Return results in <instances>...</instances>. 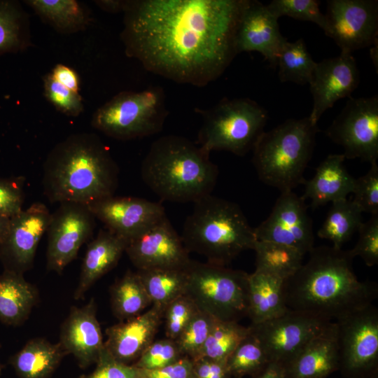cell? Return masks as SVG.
I'll use <instances>...</instances> for the list:
<instances>
[{"label": "cell", "mask_w": 378, "mask_h": 378, "mask_svg": "<svg viewBox=\"0 0 378 378\" xmlns=\"http://www.w3.org/2000/svg\"><path fill=\"white\" fill-rule=\"evenodd\" d=\"M246 0L125 1V54L150 72L204 87L237 55L235 37Z\"/></svg>", "instance_id": "cell-1"}, {"label": "cell", "mask_w": 378, "mask_h": 378, "mask_svg": "<svg viewBox=\"0 0 378 378\" xmlns=\"http://www.w3.org/2000/svg\"><path fill=\"white\" fill-rule=\"evenodd\" d=\"M354 258L349 250L314 247L307 262L284 281L287 309L337 321L372 304L378 295L377 285L358 279Z\"/></svg>", "instance_id": "cell-2"}, {"label": "cell", "mask_w": 378, "mask_h": 378, "mask_svg": "<svg viewBox=\"0 0 378 378\" xmlns=\"http://www.w3.org/2000/svg\"><path fill=\"white\" fill-rule=\"evenodd\" d=\"M119 169L95 134H71L56 144L43 164L42 186L51 203L89 205L114 195Z\"/></svg>", "instance_id": "cell-3"}, {"label": "cell", "mask_w": 378, "mask_h": 378, "mask_svg": "<svg viewBox=\"0 0 378 378\" xmlns=\"http://www.w3.org/2000/svg\"><path fill=\"white\" fill-rule=\"evenodd\" d=\"M209 154L186 137L162 136L143 160L141 178L162 200L195 203L211 194L216 184L218 169Z\"/></svg>", "instance_id": "cell-4"}, {"label": "cell", "mask_w": 378, "mask_h": 378, "mask_svg": "<svg viewBox=\"0 0 378 378\" xmlns=\"http://www.w3.org/2000/svg\"><path fill=\"white\" fill-rule=\"evenodd\" d=\"M193 204L181 235L189 252L204 256L208 262L227 266L241 252L253 250L254 228L238 204L211 194Z\"/></svg>", "instance_id": "cell-5"}, {"label": "cell", "mask_w": 378, "mask_h": 378, "mask_svg": "<svg viewBox=\"0 0 378 378\" xmlns=\"http://www.w3.org/2000/svg\"><path fill=\"white\" fill-rule=\"evenodd\" d=\"M318 131L317 124L307 116L288 119L264 132L252 149V162L259 179L281 192L304 183V173Z\"/></svg>", "instance_id": "cell-6"}, {"label": "cell", "mask_w": 378, "mask_h": 378, "mask_svg": "<svg viewBox=\"0 0 378 378\" xmlns=\"http://www.w3.org/2000/svg\"><path fill=\"white\" fill-rule=\"evenodd\" d=\"M203 122L197 144L205 150L244 156L253 149L268 119L265 108L249 98L224 97L207 109L195 108Z\"/></svg>", "instance_id": "cell-7"}, {"label": "cell", "mask_w": 378, "mask_h": 378, "mask_svg": "<svg viewBox=\"0 0 378 378\" xmlns=\"http://www.w3.org/2000/svg\"><path fill=\"white\" fill-rule=\"evenodd\" d=\"M169 112L160 86L122 91L93 113L92 125L111 138L130 140L160 132Z\"/></svg>", "instance_id": "cell-8"}, {"label": "cell", "mask_w": 378, "mask_h": 378, "mask_svg": "<svg viewBox=\"0 0 378 378\" xmlns=\"http://www.w3.org/2000/svg\"><path fill=\"white\" fill-rule=\"evenodd\" d=\"M186 271V295L200 310L220 321H239L248 316V273L194 260H191Z\"/></svg>", "instance_id": "cell-9"}, {"label": "cell", "mask_w": 378, "mask_h": 378, "mask_svg": "<svg viewBox=\"0 0 378 378\" xmlns=\"http://www.w3.org/2000/svg\"><path fill=\"white\" fill-rule=\"evenodd\" d=\"M335 322L342 374L377 378L378 309L371 304Z\"/></svg>", "instance_id": "cell-10"}, {"label": "cell", "mask_w": 378, "mask_h": 378, "mask_svg": "<svg viewBox=\"0 0 378 378\" xmlns=\"http://www.w3.org/2000/svg\"><path fill=\"white\" fill-rule=\"evenodd\" d=\"M344 149L346 159L358 158L370 164L378 158V97L354 98L326 130Z\"/></svg>", "instance_id": "cell-11"}, {"label": "cell", "mask_w": 378, "mask_h": 378, "mask_svg": "<svg viewBox=\"0 0 378 378\" xmlns=\"http://www.w3.org/2000/svg\"><path fill=\"white\" fill-rule=\"evenodd\" d=\"M330 322L307 313L288 309L279 316L251 324L248 328L262 344L270 363L285 368Z\"/></svg>", "instance_id": "cell-12"}, {"label": "cell", "mask_w": 378, "mask_h": 378, "mask_svg": "<svg viewBox=\"0 0 378 378\" xmlns=\"http://www.w3.org/2000/svg\"><path fill=\"white\" fill-rule=\"evenodd\" d=\"M324 32L341 52L354 51L377 43L378 1L328 0Z\"/></svg>", "instance_id": "cell-13"}, {"label": "cell", "mask_w": 378, "mask_h": 378, "mask_svg": "<svg viewBox=\"0 0 378 378\" xmlns=\"http://www.w3.org/2000/svg\"><path fill=\"white\" fill-rule=\"evenodd\" d=\"M95 227V217L88 205L59 204L51 214L47 229V269L61 274L74 260L81 246L90 238Z\"/></svg>", "instance_id": "cell-14"}, {"label": "cell", "mask_w": 378, "mask_h": 378, "mask_svg": "<svg viewBox=\"0 0 378 378\" xmlns=\"http://www.w3.org/2000/svg\"><path fill=\"white\" fill-rule=\"evenodd\" d=\"M256 240L293 247L304 255L314 247L312 221L302 197L281 192L269 216L254 227Z\"/></svg>", "instance_id": "cell-15"}, {"label": "cell", "mask_w": 378, "mask_h": 378, "mask_svg": "<svg viewBox=\"0 0 378 378\" xmlns=\"http://www.w3.org/2000/svg\"><path fill=\"white\" fill-rule=\"evenodd\" d=\"M125 253L138 270L186 269L192 260L167 216L130 240Z\"/></svg>", "instance_id": "cell-16"}, {"label": "cell", "mask_w": 378, "mask_h": 378, "mask_svg": "<svg viewBox=\"0 0 378 378\" xmlns=\"http://www.w3.org/2000/svg\"><path fill=\"white\" fill-rule=\"evenodd\" d=\"M51 214L41 202H34L10 218L8 233L0 244L4 270L24 274L34 264L38 243L47 231Z\"/></svg>", "instance_id": "cell-17"}, {"label": "cell", "mask_w": 378, "mask_h": 378, "mask_svg": "<svg viewBox=\"0 0 378 378\" xmlns=\"http://www.w3.org/2000/svg\"><path fill=\"white\" fill-rule=\"evenodd\" d=\"M88 206L107 230L127 242L167 216L160 203L134 197L112 195Z\"/></svg>", "instance_id": "cell-18"}, {"label": "cell", "mask_w": 378, "mask_h": 378, "mask_svg": "<svg viewBox=\"0 0 378 378\" xmlns=\"http://www.w3.org/2000/svg\"><path fill=\"white\" fill-rule=\"evenodd\" d=\"M360 82V74L352 53L341 52L316 62L309 83L313 107L309 115L317 124L323 113L340 99L350 97Z\"/></svg>", "instance_id": "cell-19"}, {"label": "cell", "mask_w": 378, "mask_h": 378, "mask_svg": "<svg viewBox=\"0 0 378 378\" xmlns=\"http://www.w3.org/2000/svg\"><path fill=\"white\" fill-rule=\"evenodd\" d=\"M278 20L267 5L246 0L236 33L237 53L258 52L276 68L279 52L287 41L280 31Z\"/></svg>", "instance_id": "cell-20"}, {"label": "cell", "mask_w": 378, "mask_h": 378, "mask_svg": "<svg viewBox=\"0 0 378 378\" xmlns=\"http://www.w3.org/2000/svg\"><path fill=\"white\" fill-rule=\"evenodd\" d=\"M96 307L94 298L83 307H73L59 333V344L67 354L74 356L83 369L96 363L104 349Z\"/></svg>", "instance_id": "cell-21"}, {"label": "cell", "mask_w": 378, "mask_h": 378, "mask_svg": "<svg viewBox=\"0 0 378 378\" xmlns=\"http://www.w3.org/2000/svg\"><path fill=\"white\" fill-rule=\"evenodd\" d=\"M163 317L164 311L151 305L142 314L110 326L105 349L116 360L132 365L154 341Z\"/></svg>", "instance_id": "cell-22"}, {"label": "cell", "mask_w": 378, "mask_h": 378, "mask_svg": "<svg viewBox=\"0 0 378 378\" xmlns=\"http://www.w3.org/2000/svg\"><path fill=\"white\" fill-rule=\"evenodd\" d=\"M339 369L335 321L311 339L284 368L286 378H327Z\"/></svg>", "instance_id": "cell-23"}, {"label": "cell", "mask_w": 378, "mask_h": 378, "mask_svg": "<svg viewBox=\"0 0 378 378\" xmlns=\"http://www.w3.org/2000/svg\"><path fill=\"white\" fill-rule=\"evenodd\" d=\"M343 154L328 155L317 167L313 177L305 181L302 198L310 200L312 209L328 202L347 199L354 188L355 180L346 170Z\"/></svg>", "instance_id": "cell-24"}, {"label": "cell", "mask_w": 378, "mask_h": 378, "mask_svg": "<svg viewBox=\"0 0 378 378\" xmlns=\"http://www.w3.org/2000/svg\"><path fill=\"white\" fill-rule=\"evenodd\" d=\"M127 244L125 239L108 230H100L88 246L74 295L76 300L83 298L98 279L116 266Z\"/></svg>", "instance_id": "cell-25"}, {"label": "cell", "mask_w": 378, "mask_h": 378, "mask_svg": "<svg viewBox=\"0 0 378 378\" xmlns=\"http://www.w3.org/2000/svg\"><path fill=\"white\" fill-rule=\"evenodd\" d=\"M248 316L257 324L284 314L287 309L283 295L284 280L261 270L248 274Z\"/></svg>", "instance_id": "cell-26"}, {"label": "cell", "mask_w": 378, "mask_h": 378, "mask_svg": "<svg viewBox=\"0 0 378 378\" xmlns=\"http://www.w3.org/2000/svg\"><path fill=\"white\" fill-rule=\"evenodd\" d=\"M36 287L23 274L4 270L0 275V321L18 326L29 317L38 301Z\"/></svg>", "instance_id": "cell-27"}, {"label": "cell", "mask_w": 378, "mask_h": 378, "mask_svg": "<svg viewBox=\"0 0 378 378\" xmlns=\"http://www.w3.org/2000/svg\"><path fill=\"white\" fill-rule=\"evenodd\" d=\"M67 355L59 342L34 338L10 358L19 378H49Z\"/></svg>", "instance_id": "cell-28"}, {"label": "cell", "mask_w": 378, "mask_h": 378, "mask_svg": "<svg viewBox=\"0 0 378 378\" xmlns=\"http://www.w3.org/2000/svg\"><path fill=\"white\" fill-rule=\"evenodd\" d=\"M24 2L41 20L63 34L82 31L92 20L87 9L75 0H28Z\"/></svg>", "instance_id": "cell-29"}, {"label": "cell", "mask_w": 378, "mask_h": 378, "mask_svg": "<svg viewBox=\"0 0 378 378\" xmlns=\"http://www.w3.org/2000/svg\"><path fill=\"white\" fill-rule=\"evenodd\" d=\"M186 268L151 269L136 272L152 305L164 312L172 302L186 294Z\"/></svg>", "instance_id": "cell-30"}, {"label": "cell", "mask_w": 378, "mask_h": 378, "mask_svg": "<svg viewBox=\"0 0 378 378\" xmlns=\"http://www.w3.org/2000/svg\"><path fill=\"white\" fill-rule=\"evenodd\" d=\"M111 304L120 321L134 318L152 305L137 272L127 271L111 288Z\"/></svg>", "instance_id": "cell-31"}, {"label": "cell", "mask_w": 378, "mask_h": 378, "mask_svg": "<svg viewBox=\"0 0 378 378\" xmlns=\"http://www.w3.org/2000/svg\"><path fill=\"white\" fill-rule=\"evenodd\" d=\"M31 46L28 15L18 1L0 0V55Z\"/></svg>", "instance_id": "cell-32"}, {"label": "cell", "mask_w": 378, "mask_h": 378, "mask_svg": "<svg viewBox=\"0 0 378 378\" xmlns=\"http://www.w3.org/2000/svg\"><path fill=\"white\" fill-rule=\"evenodd\" d=\"M361 214L360 209L352 200L334 202L317 235L330 241L335 248H342L363 223Z\"/></svg>", "instance_id": "cell-33"}, {"label": "cell", "mask_w": 378, "mask_h": 378, "mask_svg": "<svg viewBox=\"0 0 378 378\" xmlns=\"http://www.w3.org/2000/svg\"><path fill=\"white\" fill-rule=\"evenodd\" d=\"M253 250L255 253V269L284 281L300 267L304 256L293 247L268 241L256 240Z\"/></svg>", "instance_id": "cell-34"}, {"label": "cell", "mask_w": 378, "mask_h": 378, "mask_svg": "<svg viewBox=\"0 0 378 378\" xmlns=\"http://www.w3.org/2000/svg\"><path fill=\"white\" fill-rule=\"evenodd\" d=\"M316 62L314 61L302 38L286 41L277 58L278 76L281 82L299 85L310 83Z\"/></svg>", "instance_id": "cell-35"}, {"label": "cell", "mask_w": 378, "mask_h": 378, "mask_svg": "<svg viewBox=\"0 0 378 378\" xmlns=\"http://www.w3.org/2000/svg\"><path fill=\"white\" fill-rule=\"evenodd\" d=\"M248 333V327L240 325L238 321L216 319L196 359L206 358L226 362Z\"/></svg>", "instance_id": "cell-36"}, {"label": "cell", "mask_w": 378, "mask_h": 378, "mask_svg": "<svg viewBox=\"0 0 378 378\" xmlns=\"http://www.w3.org/2000/svg\"><path fill=\"white\" fill-rule=\"evenodd\" d=\"M270 363L266 351L250 329L248 335L241 342L226 361L230 375L236 378L246 375L255 377Z\"/></svg>", "instance_id": "cell-37"}, {"label": "cell", "mask_w": 378, "mask_h": 378, "mask_svg": "<svg viewBox=\"0 0 378 378\" xmlns=\"http://www.w3.org/2000/svg\"><path fill=\"white\" fill-rule=\"evenodd\" d=\"M216 320L205 312H196L175 340L183 356L192 360L198 357Z\"/></svg>", "instance_id": "cell-38"}, {"label": "cell", "mask_w": 378, "mask_h": 378, "mask_svg": "<svg viewBox=\"0 0 378 378\" xmlns=\"http://www.w3.org/2000/svg\"><path fill=\"white\" fill-rule=\"evenodd\" d=\"M316 0H273L267 5L269 10L277 18L288 16L316 24L323 31L326 26V15Z\"/></svg>", "instance_id": "cell-39"}, {"label": "cell", "mask_w": 378, "mask_h": 378, "mask_svg": "<svg viewBox=\"0 0 378 378\" xmlns=\"http://www.w3.org/2000/svg\"><path fill=\"white\" fill-rule=\"evenodd\" d=\"M181 357L176 341L166 338L153 341L133 365L144 370H153L169 365Z\"/></svg>", "instance_id": "cell-40"}, {"label": "cell", "mask_w": 378, "mask_h": 378, "mask_svg": "<svg viewBox=\"0 0 378 378\" xmlns=\"http://www.w3.org/2000/svg\"><path fill=\"white\" fill-rule=\"evenodd\" d=\"M44 94L46 99L59 112L76 117L83 111L82 97L56 81L49 73L43 77Z\"/></svg>", "instance_id": "cell-41"}, {"label": "cell", "mask_w": 378, "mask_h": 378, "mask_svg": "<svg viewBox=\"0 0 378 378\" xmlns=\"http://www.w3.org/2000/svg\"><path fill=\"white\" fill-rule=\"evenodd\" d=\"M198 310L186 295L172 302L166 307L163 317L167 338L176 340Z\"/></svg>", "instance_id": "cell-42"}, {"label": "cell", "mask_w": 378, "mask_h": 378, "mask_svg": "<svg viewBox=\"0 0 378 378\" xmlns=\"http://www.w3.org/2000/svg\"><path fill=\"white\" fill-rule=\"evenodd\" d=\"M368 172L356 178L353 191V202L360 209L372 215L378 214V164H370Z\"/></svg>", "instance_id": "cell-43"}, {"label": "cell", "mask_w": 378, "mask_h": 378, "mask_svg": "<svg viewBox=\"0 0 378 378\" xmlns=\"http://www.w3.org/2000/svg\"><path fill=\"white\" fill-rule=\"evenodd\" d=\"M358 239L355 246L349 250L354 258L360 257L368 267L378 263V214L362 223L358 230Z\"/></svg>", "instance_id": "cell-44"}, {"label": "cell", "mask_w": 378, "mask_h": 378, "mask_svg": "<svg viewBox=\"0 0 378 378\" xmlns=\"http://www.w3.org/2000/svg\"><path fill=\"white\" fill-rule=\"evenodd\" d=\"M95 364L92 372L76 378H145L141 369L116 360L105 347Z\"/></svg>", "instance_id": "cell-45"}, {"label": "cell", "mask_w": 378, "mask_h": 378, "mask_svg": "<svg viewBox=\"0 0 378 378\" xmlns=\"http://www.w3.org/2000/svg\"><path fill=\"white\" fill-rule=\"evenodd\" d=\"M23 177L0 178V215L11 218L22 210Z\"/></svg>", "instance_id": "cell-46"}, {"label": "cell", "mask_w": 378, "mask_h": 378, "mask_svg": "<svg viewBox=\"0 0 378 378\" xmlns=\"http://www.w3.org/2000/svg\"><path fill=\"white\" fill-rule=\"evenodd\" d=\"M142 370L145 378H194L192 360L186 356L159 369Z\"/></svg>", "instance_id": "cell-47"}, {"label": "cell", "mask_w": 378, "mask_h": 378, "mask_svg": "<svg viewBox=\"0 0 378 378\" xmlns=\"http://www.w3.org/2000/svg\"><path fill=\"white\" fill-rule=\"evenodd\" d=\"M192 362L194 378H232L225 361L200 358Z\"/></svg>", "instance_id": "cell-48"}, {"label": "cell", "mask_w": 378, "mask_h": 378, "mask_svg": "<svg viewBox=\"0 0 378 378\" xmlns=\"http://www.w3.org/2000/svg\"><path fill=\"white\" fill-rule=\"evenodd\" d=\"M50 74L56 81L63 86L73 92H78L79 78L77 73L71 67L58 64L55 66Z\"/></svg>", "instance_id": "cell-49"}, {"label": "cell", "mask_w": 378, "mask_h": 378, "mask_svg": "<svg viewBox=\"0 0 378 378\" xmlns=\"http://www.w3.org/2000/svg\"><path fill=\"white\" fill-rule=\"evenodd\" d=\"M253 378H286V376L284 367L275 363H270Z\"/></svg>", "instance_id": "cell-50"}, {"label": "cell", "mask_w": 378, "mask_h": 378, "mask_svg": "<svg viewBox=\"0 0 378 378\" xmlns=\"http://www.w3.org/2000/svg\"><path fill=\"white\" fill-rule=\"evenodd\" d=\"M97 5L99 6L102 10L109 13H119L124 10L125 1H95Z\"/></svg>", "instance_id": "cell-51"}, {"label": "cell", "mask_w": 378, "mask_h": 378, "mask_svg": "<svg viewBox=\"0 0 378 378\" xmlns=\"http://www.w3.org/2000/svg\"><path fill=\"white\" fill-rule=\"evenodd\" d=\"M10 218L0 215V244L5 239L10 226Z\"/></svg>", "instance_id": "cell-52"}, {"label": "cell", "mask_w": 378, "mask_h": 378, "mask_svg": "<svg viewBox=\"0 0 378 378\" xmlns=\"http://www.w3.org/2000/svg\"><path fill=\"white\" fill-rule=\"evenodd\" d=\"M0 347H1V344H0ZM3 368H4V365L0 362V375L1 374Z\"/></svg>", "instance_id": "cell-53"}]
</instances>
